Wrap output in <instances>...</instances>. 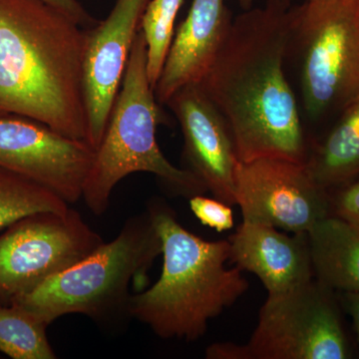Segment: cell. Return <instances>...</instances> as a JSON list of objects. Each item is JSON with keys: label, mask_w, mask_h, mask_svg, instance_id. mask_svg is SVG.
Masks as SVG:
<instances>
[{"label": "cell", "mask_w": 359, "mask_h": 359, "mask_svg": "<svg viewBox=\"0 0 359 359\" xmlns=\"http://www.w3.org/2000/svg\"><path fill=\"white\" fill-rule=\"evenodd\" d=\"M233 18L224 0H193L175 32L155 95L166 104L178 90L200 84L216 60Z\"/></svg>", "instance_id": "cell-13"}, {"label": "cell", "mask_w": 359, "mask_h": 359, "mask_svg": "<svg viewBox=\"0 0 359 359\" xmlns=\"http://www.w3.org/2000/svg\"><path fill=\"white\" fill-rule=\"evenodd\" d=\"M150 0H117L105 20L87 28L82 79L88 124L87 142L99 147L121 88L142 16Z\"/></svg>", "instance_id": "cell-11"}, {"label": "cell", "mask_w": 359, "mask_h": 359, "mask_svg": "<svg viewBox=\"0 0 359 359\" xmlns=\"http://www.w3.org/2000/svg\"><path fill=\"white\" fill-rule=\"evenodd\" d=\"M235 197L243 221L292 233H308L330 215V195L316 183L306 163L280 158L238 161Z\"/></svg>", "instance_id": "cell-9"}, {"label": "cell", "mask_w": 359, "mask_h": 359, "mask_svg": "<svg viewBox=\"0 0 359 359\" xmlns=\"http://www.w3.org/2000/svg\"><path fill=\"white\" fill-rule=\"evenodd\" d=\"M184 2L150 0L142 16L140 30L147 45L148 76L154 89L176 32L175 21Z\"/></svg>", "instance_id": "cell-19"}, {"label": "cell", "mask_w": 359, "mask_h": 359, "mask_svg": "<svg viewBox=\"0 0 359 359\" xmlns=\"http://www.w3.org/2000/svg\"><path fill=\"white\" fill-rule=\"evenodd\" d=\"M344 306L353 321L359 344V292H342Z\"/></svg>", "instance_id": "cell-23"}, {"label": "cell", "mask_w": 359, "mask_h": 359, "mask_svg": "<svg viewBox=\"0 0 359 359\" xmlns=\"http://www.w3.org/2000/svg\"><path fill=\"white\" fill-rule=\"evenodd\" d=\"M306 164L327 192L359 179V94L337 116L327 135L309 148Z\"/></svg>", "instance_id": "cell-16"}, {"label": "cell", "mask_w": 359, "mask_h": 359, "mask_svg": "<svg viewBox=\"0 0 359 359\" xmlns=\"http://www.w3.org/2000/svg\"><path fill=\"white\" fill-rule=\"evenodd\" d=\"M330 201V215L359 226V179L340 187Z\"/></svg>", "instance_id": "cell-21"}, {"label": "cell", "mask_w": 359, "mask_h": 359, "mask_svg": "<svg viewBox=\"0 0 359 359\" xmlns=\"http://www.w3.org/2000/svg\"><path fill=\"white\" fill-rule=\"evenodd\" d=\"M229 242L231 263L256 275L268 294H282L314 278L308 233L289 236L269 224L243 221Z\"/></svg>", "instance_id": "cell-14"}, {"label": "cell", "mask_w": 359, "mask_h": 359, "mask_svg": "<svg viewBox=\"0 0 359 359\" xmlns=\"http://www.w3.org/2000/svg\"><path fill=\"white\" fill-rule=\"evenodd\" d=\"M86 28L42 0H0V115L87 141Z\"/></svg>", "instance_id": "cell-2"}, {"label": "cell", "mask_w": 359, "mask_h": 359, "mask_svg": "<svg viewBox=\"0 0 359 359\" xmlns=\"http://www.w3.org/2000/svg\"><path fill=\"white\" fill-rule=\"evenodd\" d=\"M334 290L316 278L269 294L245 344H212L209 359H346L349 349Z\"/></svg>", "instance_id": "cell-7"}, {"label": "cell", "mask_w": 359, "mask_h": 359, "mask_svg": "<svg viewBox=\"0 0 359 359\" xmlns=\"http://www.w3.org/2000/svg\"><path fill=\"white\" fill-rule=\"evenodd\" d=\"M287 59L302 119L337 117L359 94V0H306L290 11Z\"/></svg>", "instance_id": "cell-6"}, {"label": "cell", "mask_w": 359, "mask_h": 359, "mask_svg": "<svg viewBox=\"0 0 359 359\" xmlns=\"http://www.w3.org/2000/svg\"><path fill=\"white\" fill-rule=\"evenodd\" d=\"M69 208L65 200L45 187L0 167V229L34 212H62Z\"/></svg>", "instance_id": "cell-18"}, {"label": "cell", "mask_w": 359, "mask_h": 359, "mask_svg": "<svg viewBox=\"0 0 359 359\" xmlns=\"http://www.w3.org/2000/svg\"><path fill=\"white\" fill-rule=\"evenodd\" d=\"M159 102L149 80L147 45L141 30L135 39L121 88L111 110L105 133L96 149L85 181V204L97 216L109 207L116 185L133 173L153 174L175 196L190 198L207 193L185 168L174 166L156 139L161 122Z\"/></svg>", "instance_id": "cell-4"}, {"label": "cell", "mask_w": 359, "mask_h": 359, "mask_svg": "<svg viewBox=\"0 0 359 359\" xmlns=\"http://www.w3.org/2000/svg\"><path fill=\"white\" fill-rule=\"evenodd\" d=\"M308 240L314 278L334 292H359V226L330 215Z\"/></svg>", "instance_id": "cell-15"}, {"label": "cell", "mask_w": 359, "mask_h": 359, "mask_svg": "<svg viewBox=\"0 0 359 359\" xmlns=\"http://www.w3.org/2000/svg\"><path fill=\"white\" fill-rule=\"evenodd\" d=\"M238 4L242 6L243 8H245V11H247V9H250V7H252L255 0H238Z\"/></svg>", "instance_id": "cell-24"}, {"label": "cell", "mask_w": 359, "mask_h": 359, "mask_svg": "<svg viewBox=\"0 0 359 359\" xmlns=\"http://www.w3.org/2000/svg\"><path fill=\"white\" fill-rule=\"evenodd\" d=\"M292 7L290 0H268L233 18L199 84L228 125L240 162L308 160L304 119L287 76Z\"/></svg>", "instance_id": "cell-1"}, {"label": "cell", "mask_w": 359, "mask_h": 359, "mask_svg": "<svg viewBox=\"0 0 359 359\" xmlns=\"http://www.w3.org/2000/svg\"><path fill=\"white\" fill-rule=\"evenodd\" d=\"M95 151L88 142L36 120L0 115V167L36 182L68 205L82 199Z\"/></svg>", "instance_id": "cell-10"}, {"label": "cell", "mask_w": 359, "mask_h": 359, "mask_svg": "<svg viewBox=\"0 0 359 359\" xmlns=\"http://www.w3.org/2000/svg\"><path fill=\"white\" fill-rule=\"evenodd\" d=\"M48 325L25 309L0 299V353L13 359H55Z\"/></svg>", "instance_id": "cell-17"}, {"label": "cell", "mask_w": 359, "mask_h": 359, "mask_svg": "<svg viewBox=\"0 0 359 359\" xmlns=\"http://www.w3.org/2000/svg\"><path fill=\"white\" fill-rule=\"evenodd\" d=\"M104 240L76 210L39 212L0 236V299L30 292L91 254Z\"/></svg>", "instance_id": "cell-8"}, {"label": "cell", "mask_w": 359, "mask_h": 359, "mask_svg": "<svg viewBox=\"0 0 359 359\" xmlns=\"http://www.w3.org/2000/svg\"><path fill=\"white\" fill-rule=\"evenodd\" d=\"M189 205L196 218L204 226H209L218 233H223L233 228L235 219L231 205L216 198L212 199L205 197L204 195L190 198Z\"/></svg>", "instance_id": "cell-20"}, {"label": "cell", "mask_w": 359, "mask_h": 359, "mask_svg": "<svg viewBox=\"0 0 359 359\" xmlns=\"http://www.w3.org/2000/svg\"><path fill=\"white\" fill-rule=\"evenodd\" d=\"M42 1L50 4L61 13L69 16L71 20H74L81 27H93L98 23V20L92 18L88 11L82 6L79 0H42Z\"/></svg>", "instance_id": "cell-22"}, {"label": "cell", "mask_w": 359, "mask_h": 359, "mask_svg": "<svg viewBox=\"0 0 359 359\" xmlns=\"http://www.w3.org/2000/svg\"><path fill=\"white\" fill-rule=\"evenodd\" d=\"M166 105L173 111L183 134L185 169L214 198L236 205L235 170L238 159L223 116L199 84L178 90Z\"/></svg>", "instance_id": "cell-12"}, {"label": "cell", "mask_w": 359, "mask_h": 359, "mask_svg": "<svg viewBox=\"0 0 359 359\" xmlns=\"http://www.w3.org/2000/svg\"><path fill=\"white\" fill-rule=\"evenodd\" d=\"M160 255L162 241L146 209L127 219L114 240L7 304L25 309L47 325L73 313L103 325L129 316L130 287L136 283L140 292Z\"/></svg>", "instance_id": "cell-5"}, {"label": "cell", "mask_w": 359, "mask_h": 359, "mask_svg": "<svg viewBox=\"0 0 359 359\" xmlns=\"http://www.w3.org/2000/svg\"><path fill=\"white\" fill-rule=\"evenodd\" d=\"M146 209L162 241V273L150 289L131 295L129 316L161 339L195 341L247 292L249 282L228 266L229 240L210 242L186 230L164 201L152 199Z\"/></svg>", "instance_id": "cell-3"}]
</instances>
